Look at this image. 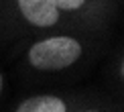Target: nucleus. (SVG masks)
Masks as SVG:
<instances>
[{"label":"nucleus","instance_id":"nucleus-1","mask_svg":"<svg viewBox=\"0 0 124 112\" xmlns=\"http://www.w3.org/2000/svg\"><path fill=\"white\" fill-rule=\"evenodd\" d=\"M84 55V45L71 35H49L27 49V63L37 71H63L75 65Z\"/></svg>","mask_w":124,"mask_h":112},{"label":"nucleus","instance_id":"nucleus-4","mask_svg":"<svg viewBox=\"0 0 124 112\" xmlns=\"http://www.w3.org/2000/svg\"><path fill=\"white\" fill-rule=\"evenodd\" d=\"M53 2L59 8V12H75V10L85 6L87 0H53Z\"/></svg>","mask_w":124,"mask_h":112},{"label":"nucleus","instance_id":"nucleus-3","mask_svg":"<svg viewBox=\"0 0 124 112\" xmlns=\"http://www.w3.org/2000/svg\"><path fill=\"white\" fill-rule=\"evenodd\" d=\"M14 112H67V102L55 94H37L24 98Z\"/></svg>","mask_w":124,"mask_h":112},{"label":"nucleus","instance_id":"nucleus-5","mask_svg":"<svg viewBox=\"0 0 124 112\" xmlns=\"http://www.w3.org/2000/svg\"><path fill=\"white\" fill-rule=\"evenodd\" d=\"M2 92H4V73L0 71V96H2Z\"/></svg>","mask_w":124,"mask_h":112},{"label":"nucleus","instance_id":"nucleus-6","mask_svg":"<svg viewBox=\"0 0 124 112\" xmlns=\"http://www.w3.org/2000/svg\"><path fill=\"white\" fill-rule=\"evenodd\" d=\"M79 112H102V110H96V108H87V110H79Z\"/></svg>","mask_w":124,"mask_h":112},{"label":"nucleus","instance_id":"nucleus-2","mask_svg":"<svg viewBox=\"0 0 124 112\" xmlns=\"http://www.w3.org/2000/svg\"><path fill=\"white\" fill-rule=\"evenodd\" d=\"M16 6L20 16L35 29H51L61 20L53 0H16Z\"/></svg>","mask_w":124,"mask_h":112}]
</instances>
